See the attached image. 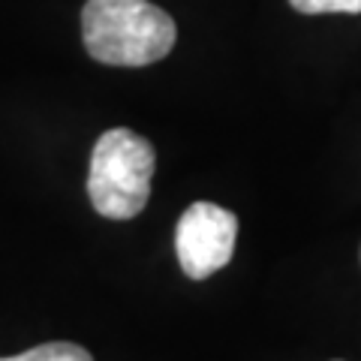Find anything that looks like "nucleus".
<instances>
[{
  "instance_id": "1",
  "label": "nucleus",
  "mask_w": 361,
  "mask_h": 361,
  "mask_svg": "<svg viewBox=\"0 0 361 361\" xmlns=\"http://www.w3.org/2000/svg\"><path fill=\"white\" fill-rule=\"evenodd\" d=\"M82 39L99 63L148 66L172 51L178 30L172 16L148 0H87Z\"/></svg>"
},
{
  "instance_id": "2",
  "label": "nucleus",
  "mask_w": 361,
  "mask_h": 361,
  "mask_svg": "<svg viewBox=\"0 0 361 361\" xmlns=\"http://www.w3.org/2000/svg\"><path fill=\"white\" fill-rule=\"evenodd\" d=\"M157 169L154 145L127 127L106 130L94 145L87 199L109 220H133L148 205Z\"/></svg>"
},
{
  "instance_id": "3",
  "label": "nucleus",
  "mask_w": 361,
  "mask_h": 361,
  "mask_svg": "<svg viewBox=\"0 0 361 361\" xmlns=\"http://www.w3.org/2000/svg\"><path fill=\"white\" fill-rule=\"evenodd\" d=\"M238 238V217L214 202H196L178 220L175 253L190 280H205L229 265Z\"/></svg>"
},
{
  "instance_id": "4",
  "label": "nucleus",
  "mask_w": 361,
  "mask_h": 361,
  "mask_svg": "<svg viewBox=\"0 0 361 361\" xmlns=\"http://www.w3.org/2000/svg\"><path fill=\"white\" fill-rule=\"evenodd\" d=\"M0 361H94L85 346L70 343V341H51L42 346H33L27 353L13 355V358H0Z\"/></svg>"
},
{
  "instance_id": "5",
  "label": "nucleus",
  "mask_w": 361,
  "mask_h": 361,
  "mask_svg": "<svg viewBox=\"0 0 361 361\" xmlns=\"http://www.w3.org/2000/svg\"><path fill=\"white\" fill-rule=\"evenodd\" d=\"M289 4L304 16H325V13L358 16L361 13V0H289Z\"/></svg>"
}]
</instances>
